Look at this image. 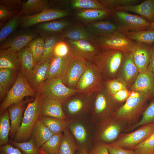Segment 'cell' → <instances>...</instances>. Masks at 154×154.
I'll list each match as a JSON object with an SVG mask.
<instances>
[{"label":"cell","mask_w":154,"mask_h":154,"mask_svg":"<svg viewBox=\"0 0 154 154\" xmlns=\"http://www.w3.org/2000/svg\"><path fill=\"white\" fill-rule=\"evenodd\" d=\"M149 100L141 93L131 91L125 104L112 117L124 122L127 128L135 125L139 121L140 116L147 106V103Z\"/></svg>","instance_id":"1"},{"label":"cell","mask_w":154,"mask_h":154,"mask_svg":"<svg viewBox=\"0 0 154 154\" xmlns=\"http://www.w3.org/2000/svg\"><path fill=\"white\" fill-rule=\"evenodd\" d=\"M93 98L90 118L94 124L112 117L122 105L116 101L106 90L97 92Z\"/></svg>","instance_id":"2"},{"label":"cell","mask_w":154,"mask_h":154,"mask_svg":"<svg viewBox=\"0 0 154 154\" xmlns=\"http://www.w3.org/2000/svg\"><path fill=\"white\" fill-rule=\"evenodd\" d=\"M66 120L67 127L78 149H84L89 152L94 145V124L90 118Z\"/></svg>","instance_id":"3"},{"label":"cell","mask_w":154,"mask_h":154,"mask_svg":"<svg viewBox=\"0 0 154 154\" xmlns=\"http://www.w3.org/2000/svg\"><path fill=\"white\" fill-rule=\"evenodd\" d=\"M42 96L37 93L34 100L28 104L23 115L21 125L13 140L17 142L29 140L31 138L33 129L40 116V110Z\"/></svg>","instance_id":"4"},{"label":"cell","mask_w":154,"mask_h":154,"mask_svg":"<svg viewBox=\"0 0 154 154\" xmlns=\"http://www.w3.org/2000/svg\"><path fill=\"white\" fill-rule=\"evenodd\" d=\"M128 127L124 122L112 117L94 124V144L112 143L116 141Z\"/></svg>","instance_id":"5"},{"label":"cell","mask_w":154,"mask_h":154,"mask_svg":"<svg viewBox=\"0 0 154 154\" xmlns=\"http://www.w3.org/2000/svg\"><path fill=\"white\" fill-rule=\"evenodd\" d=\"M37 93L29 84L25 75L20 70L15 83L0 104V114L11 105L22 101L25 97H35Z\"/></svg>","instance_id":"6"},{"label":"cell","mask_w":154,"mask_h":154,"mask_svg":"<svg viewBox=\"0 0 154 154\" xmlns=\"http://www.w3.org/2000/svg\"><path fill=\"white\" fill-rule=\"evenodd\" d=\"M101 73L94 62H88L86 68L77 84L76 89L83 96L90 97L94 92L102 89Z\"/></svg>","instance_id":"7"},{"label":"cell","mask_w":154,"mask_h":154,"mask_svg":"<svg viewBox=\"0 0 154 154\" xmlns=\"http://www.w3.org/2000/svg\"><path fill=\"white\" fill-rule=\"evenodd\" d=\"M112 16L119 30L123 33L147 30L151 23L141 16L121 10H114Z\"/></svg>","instance_id":"8"},{"label":"cell","mask_w":154,"mask_h":154,"mask_svg":"<svg viewBox=\"0 0 154 154\" xmlns=\"http://www.w3.org/2000/svg\"><path fill=\"white\" fill-rule=\"evenodd\" d=\"M82 96L71 97L63 102L62 108L66 119L90 118L93 98Z\"/></svg>","instance_id":"9"},{"label":"cell","mask_w":154,"mask_h":154,"mask_svg":"<svg viewBox=\"0 0 154 154\" xmlns=\"http://www.w3.org/2000/svg\"><path fill=\"white\" fill-rule=\"evenodd\" d=\"M124 53L117 50L102 49L95 64L102 73L113 77L120 68Z\"/></svg>","instance_id":"10"},{"label":"cell","mask_w":154,"mask_h":154,"mask_svg":"<svg viewBox=\"0 0 154 154\" xmlns=\"http://www.w3.org/2000/svg\"><path fill=\"white\" fill-rule=\"evenodd\" d=\"M38 92L50 99L64 102L78 93L76 89L69 88L63 83L62 78L46 80Z\"/></svg>","instance_id":"11"},{"label":"cell","mask_w":154,"mask_h":154,"mask_svg":"<svg viewBox=\"0 0 154 154\" xmlns=\"http://www.w3.org/2000/svg\"><path fill=\"white\" fill-rule=\"evenodd\" d=\"M154 133V124L141 126L137 129L127 133H121L117 139L112 143L122 148L133 150L135 147Z\"/></svg>","instance_id":"12"},{"label":"cell","mask_w":154,"mask_h":154,"mask_svg":"<svg viewBox=\"0 0 154 154\" xmlns=\"http://www.w3.org/2000/svg\"><path fill=\"white\" fill-rule=\"evenodd\" d=\"M135 41L128 38L123 32L117 31L97 36L96 45L102 49H114L124 53L130 52Z\"/></svg>","instance_id":"13"},{"label":"cell","mask_w":154,"mask_h":154,"mask_svg":"<svg viewBox=\"0 0 154 154\" xmlns=\"http://www.w3.org/2000/svg\"><path fill=\"white\" fill-rule=\"evenodd\" d=\"M88 62L82 57L74 54L62 78L65 86L76 89L78 81L86 68Z\"/></svg>","instance_id":"14"},{"label":"cell","mask_w":154,"mask_h":154,"mask_svg":"<svg viewBox=\"0 0 154 154\" xmlns=\"http://www.w3.org/2000/svg\"><path fill=\"white\" fill-rule=\"evenodd\" d=\"M69 14V12L65 9L48 8L34 15L21 16L20 25L21 28L26 29L40 23L60 19Z\"/></svg>","instance_id":"15"},{"label":"cell","mask_w":154,"mask_h":154,"mask_svg":"<svg viewBox=\"0 0 154 154\" xmlns=\"http://www.w3.org/2000/svg\"><path fill=\"white\" fill-rule=\"evenodd\" d=\"M67 40L73 53L82 57L88 62H95L102 50L96 45L87 40Z\"/></svg>","instance_id":"16"},{"label":"cell","mask_w":154,"mask_h":154,"mask_svg":"<svg viewBox=\"0 0 154 154\" xmlns=\"http://www.w3.org/2000/svg\"><path fill=\"white\" fill-rule=\"evenodd\" d=\"M153 44L135 41L132 46L131 52L139 73L148 69L151 56Z\"/></svg>","instance_id":"17"},{"label":"cell","mask_w":154,"mask_h":154,"mask_svg":"<svg viewBox=\"0 0 154 154\" xmlns=\"http://www.w3.org/2000/svg\"><path fill=\"white\" fill-rule=\"evenodd\" d=\"M38 37L37 31L25 29L7 38L0 44V49L10 48L18 52L27 46L32 40Z\"/></svg>","instance_id":"18"},{"label":"cell","mask_w":154,"mask_h":154,"mask_svg":"<svg viewBox=\"0 0 154 154\" xmlns=\"http://www.w3.org/2000/svg\"><path fill=\"white\" fill-rule=\"evenodd\" d=\"M131 89L132 91L141 93L149 99L154 97V73L148 69L139 73Z\"/></svg>","instance_id":"19"},{"label":"cell","mask_w":154,"mask_h":154,"mask_svg":"<svg viewBox=\"0 0 154 154\" xmlns=\"http://www.w3.org/2000/svg\"><path fill=\"white\" fill-rule=\"evenodd\" d=\"M51 58L42 63L37 64L31 72L26 77L30 85L37 93L47 79Z\"/></svg>","instance_id":"20"},{"label":"cell","mask_w":154,"mask_h":154,"mask_svg":"<svg viewBox=\"0 0 154 154\" xmlns=\"http://www.w3.org/2000/svg\"><path fill=\"white\" fill-rule=\"evenodd\" d=\"M120 68L121 70L120 79L127 86L132 85L139 73L131 52L124 53Z\"/></svg>","instance_id":"21"},{"label":"cell","mask_w":154,"mask_h":154,"mask_svg":"<svg viewBox=\"0 0 154 154\" xmlns=\"http://www.w3.org/2000/svg\"><path fill=\"white\" fill-rule=\"evenodd\" d=\"M74 55L72 52L65 56L56 57L53 56L50 59L47 80L62 78Z\"/></svg>","instance_id":"22"},{"label":"cell","mask_w":154,"mask_h":154,"mask_svg":"<svg viewBox=\"0 0 154 154\" xmlns=\"http://www.w3.org/2000/svg\"><path fill=\"white\" fill-rule=\"evenodd\" d=\"M27 102V101L23 100L11 105L7 109L10 120L11 127L9 135L10 140H13L21 125L23 117V112Z\"/></svg>","instance_id":"23"},{"label":"cell","mask_w":154,"mask_h":154,"mask_svg":"<svg viewBox=\"0 0 154 154\" xmlns=\"http://www.w3.org/2000/svg\"><path fill=\"white\" fill-rule=\"evenodd\" d=\"M63 103L61 101L48 99L42 96L40 116L66 119V117L62 108Z\"/></svg>","instance_id":"24"},{"label":"cell","mask_w":154,"mask_h":154,"mask_svg":"<svg viewBox=\"0 0 154 154\" xmlns=\"http://www.w3.org/2000/svg\"><path fill=\"white\" fill-rule=\"evenodd\" d=\"M72 25L71 23L65 20H59L44 22L37 25V32L41 36L45 37L61 33Z\"/></svg>","instance_id":"25"},{"label":"cell","mask_w":154,"mask_h":154,"mask_svg":"<svg viewBox=\"0 0 154 154\" xmlns=\"http://www.w3.org/2000/svg\"><path fill=\"white\" fill-rule=\"evenodd\" d=\"M115 10L133 12L140 15L151 23L154 22V0H145L136 5L117 7Z\"/></svg>","instance_id":"26"},{"label":"cell","mask_w":154,"mask_h":154,"mask_svg":"<svg viewBox=\"0 0 154 154\" xmlns=\"http://www.w3.org/2000/svg\"><path fill=\"white\" fill-rule=\"evenodd\" d=\"M113 10L108 9H89L78 11L75 16L79 20L87 24L102 21L112 16Z\"/></svg>","instance_id":"27"},{"label":"cell","mask_w":154,"mask_h":154,"mask_svg":"<svg viewBox=\"0 0 154 154\" xmlns=\"http://www.w3.org/2000/svg\"><path fill=\"white\" fill-rule=\"evenodd\" d=\"M61 33L63 37L67 39L73 41L84 40L96 44L97 36L90 33L85 27L81 26L72 25Z\"/></svg>","instance_id":"28"},{"label":"cell","mask_w":154,"mask_h":154,"mask_svg":"<svg viewBox=\"0 0 154 154\" xmlns=\"http://www.w3.org/2000/svg\"><path fill=\"white\" fill-rule=\"evenodd\" d=\"M48 2V0H28L23 2L19 13L21 17L38 14L49 8Z\"/></svg>","instance_id":"29"},{"label":"cell","mask_w":154,"mask_h":154,"mask_svg":"<svg viewBox=\"0 0 154 154\" xmlns=\"http://www.w3.org/2000/svg\"><path fill=\"white\" fill-rule=\"evenodd\" d=\"M85 27L90 33L96 36L107 35L119 31L114 23L102 20L87 24Z\"/></svg>","instance_id":"30"},{"label":"cell","mask_w":154,"mask_h":154,"mask_svg":"<svg viewBox=\"0 0 154 154\" xmlns=\"http://www.w3.org/2000/svg\"><path fill=\"white\" fill-rule=\"evenodd\" d=\"M53 135L39 118L32 130L31 138L38 149Z\"/></svg>","instance_id":"31"},{"label":"cell","mask_w":154,"mask_h":154,"mask_svg":"<svg viewBox=\"0 0 154 154\" xmlns=\"http://www.w3.org/2000/svg\"><path fill=\"white\" fill-rule=\"evenodd\" d=\"M18 70L20 68L17 52L10 48L0 49V69Z\"/></svg>","instance_id":"32"},{"label":"cell","mask_w":154,"mask_h":154,"mask_svg":"<svg viewBox=\"0 0 154 154\" xmlns=\"http://www.w3.org/2000/svg\"><path fill=\"white\" fill-rule=\"evenodd\" d=\"M21 71L27 77L31 72L37 64L32 52L27 46L17 52Z\"/></svg>","instance_id":"33"},{"label":"cell","mask_w":154,"mask_h":154,"mask_svg":"<svg viewBox=\"0 0 154 154\" xmlns=\"http://www.w3.org/2000/svg\"><path fill=\"white\" fill-rule=\"evenodd\" d=\"M18 70L8 69H0V95L1 100L10 90L15 83L17 76Z\"/></svg>","instance_id":"34"},{"label":"cell","mask_w":154,"mask_h":154,"mask_svg":"<svg viewBox=\"0 0 154 154\" xmlns=\"http://www.w3.org/2000/svg\"><path fill=\"white\" fill-rule=\"evenodd\" d=\"M63 133L54 134L38 149L40 154H59Z\"/></svg>","instance_id":"35"},{"label":"cell","mask_w":154,"mask_h":154,"mask_svg":"<svg viewBox=\"0 0 154 154\" xmlns=\"http://www.w3.org/2000/svg\"><path fill=\"white\" fill-rule=\"evenodd\" d=\"M40 118L53 135L62 133L67 127L66 119L49 116H40Z\"/></svg>","instance_id":"36"},{"label":"cell","mask_w":154,"mask_h":154,"mask_svg":"<svg viewBox=\"0 0 154 154\" xmlns=\"http://www.w3.org/2000/svg\"><path fill=\"white\" fill-rule=\"evenodd\" d=\"M44 38L43 54L40 61L38 63H42L51 58L53 56V50L56 44L64 38L61 33L51 35Z\"/></svg>","instance_id":"37"},{"label":"cell","mask_w":154,"mask_h":154,"mask_svg":"<svg viewBox=\"0 0 154 154\" xmlns=\"http://www.w3.org/2000/svg\"><path fill=\"white\" fill-rule=\"evenodd\" d=\"M63 133L59 154H76L78 147L72 136L67 127Z\"/></svg>","instance_id":"38"},{"label":"cell","mask_w":154,"mask_h":154,"mask_svg":"<svg viewBox=\"0 0 154 154\" xmlns=\"http://www.w3.org/2000/svg\"><path fill=\"white\" fill-rule=\"evenodd\" d=\"M9 113L7 109L0 114V146L9 143V137L11 124Z\"/></svg>","instance_id":"39"},{"label":"cell","mask_w":154,"mask_h":154,"mask_svg":"<svg viewBox=\"0 0 154 154\" xmlns=\"http://www.w3.org/2000/svg\"><path fill=\"white\" fill-rule=\"evenodd\" d=\"M123 33L128 38L136 42L149 44L154 43V29Z\"/></svg>","instance_id":"40"},{"label":"cell","mask_w":154,"mask_h":154,"mask_svg":"<svg viewBox=\"0 0 154 154\" xmlns=\"http://www.w3.org/2000/svg\"><path fill=\"white\" fill-rule=\"evenodd\" d=\"M141 115L142 117L141 119L135 124L127 128L125 131H131L142 125L154 124V100L147 106Z\"/></svg>","instance_id":"41"},{"label":"cell","mask_w":154,"mask_h":154,"mask_svg":"<svg viewBox=\"0 0 154 154\" xmlns=\"http://www.w3.org/2000/svg\"><path fill=\"white\" fill-rule=\"evenodd\" d=\"M70 5L72 8L78 11L89 9H107L99 0H72Z\"/></svg>","instance_id":"42"},{"label":"cell","mask_w":154,"mask_h":154,"mask_svg":"<svg viewBox=\"0 0 154 154\" xmlns=\"http://www.w3.org/2000/svg\"><path fill=\"white\" fill-rule=\"evenodd\" d=\"M21 16L19 12L9 19L0 31V44L3 42L11 34L16 30L20 25Z\"/></svg>","instance_id":"43"},{"label":"cell","mask_w":154,"mask_h":154,"mask_svg":"<svg viewBox=\"0 0 154 154\" xmlns=\"http://www.w3.org/2000/svg\"><path fill=\"white\" fill-rule=\"evenodd\" d=\"M45 38L41 36L32 40L27 45L30 48L37 64L41 61L44 52Z\"/></svg>","instance_id":"44"},{"label":"cell","mask_w":154,"mask_h":154,"mask_svg":"<svg viewBox=\"0 0 154 154\" xmlns=\"http://www.w3.org/2000/svg\"><path fill=\"white\" fill-rule=\"evenodd\" d=\"M107 9L114 10L117 7H124L139 4L141 0H100Z\"/></svg>","instance_id":"45"},{"label":"cell","mask_w":154,"mask_h":154,"mask_svg":"<svg viewBox=\"0 0 154 154\" xmlns=\"http://www.w3.org/2000/svg\"><path fill=\"white\" fill-rule=\"evenodd\" d=\"M9 143L20 149L23 154H40L32 138L28 141L22 142L9 139Z\"/></svg>","instance_id":"46"},{"label":"cell","mask_w":154,"mask_h":154,"mask_svg":"<svg viewBox=\"0 0 154 154\" xmlns=\"http://www.w3.org/2000/svg\"><path fill=\"white\" fill-rule=\"evenodd\" d=\"M133 151L135 154H153L154 153V133L136 146Z\"/></svg>","instance_id":"47"},{"label":"cell","mask_w":154,"mask_h":154,"mask_svg":"<svg viewBox=\"0 0 154 154\" xmlns=\"http://www.w3.org/2000/svg\"><path fill=\"white\" fill-rule=\"evenodd\" d=\"M72 52L68 44L63 40L58 42L53 50V56L56 57H63L66 56Z\"/></svg>","instance_id":"48"},{"label":"cell","mask_w":154,"mask_h":154,"mask_svg":"<svg viewBox=\"0 0 154 154\" xmlns=\"http://www.w3.org/2000/svg\"><path fill=\"white\" fill-rule=\"evenodd\" d=\"M107 91L111 95L121 90L126 89L127 86L121 79L109 80L106 82Z\"/></svg>","instance_id":"49"},{"label":"cell","mask_w":154,"mask_h":154,"mask_svg":"<svg viewBox=\"0 0 154 154\" xmlns=\"http://www.w3.org/2000/svg\"><path fill=\"white\" fill-rule=\"evenodd\" d=\"M18 13L17 10L11 11L9 10L4 5L0 3V22H4L8 19H10Z\"/></svg>","instance_id":"50"},{"label":"cell","mask_w":154,"mask_h":154,"mask_svg":"<svg viewBox=\"0 0 154 154\" xmlns=\"http://www.w3.org/2000/svg\"><path fill=\"white\" fill-rule=\"evenodd\" d=\"M23 2L21 0H0V3L11 11L21 9Z\"/></svg>","instance_id":"51"},{"label":"cell","mask_w":154,"mask_h":154,"mask_svg":"<svg viewBox=\"0 0 154 154\" xmlns=\"http://www.w3.org/2000/svg\"><path fill=\"white\" fill-rule=\"evenodd\" d=\"M110 154H135L133 150L122 148L112 143L107 144Z\"/></svg>","instance_id":"52"},{"label":"cell","mask_w":154,"mask_h":154,"mask_svg":"<svg viewBox=\"0 0 154 154\" xmlns=\"http://www.w3.org/2000/svg\"><path fill=\"white\" fill-rule=\"evenodd\" d=\"M89 153L90 154H109L107 144L101 143H95Z\"/></svg>","instance_id":"53"},{"label":"cell","mask_w":154,"mask_h":154,"mask_svg":"<svg viewBox=\"0 0 154 154\" xmlns=\"http://www.w3.org/2000/svg\"><path fill=\"white\" fill-rule=\"evenodd\" d=\"M0 154H23L21 150L8 143L0 146Z\"/></svg>","instance_id":"54"},{"label":"cell","mask_w":154,"mask_h":154,"mask_svg":"<svg viewBox=\"0 0 154 154\" xmlns=\"http://www.w3.org/2000/svg\"><path fill=\"white\" fill-rule=\"evenodd\" d=\"M131 92L127 88L119 90L111 96L117 101L121 103L125 101L129 97Z\"/></svg>","instance_id":"55"},{"label":"cell","mask_w":154,"mask_h":154,"mask_svg":"<svg viewBox=\"0 0 154 154\" xmlns=\"http://www.w3.org/2000/svg\"><path fill=\"white\" fill-rule=\"evenodd\" d=\"M148 69L154 73V43L153 44L151 56Z\"/></svg>","instance_id":"56"},{"label":"cell","mask_w":154,"mask_h":154,"mask_svg":"<svg viewBox=\"0 0 154 154\" xmlns=\"http://www.w3.org/2000/svg\"><path fill=\"white\" fill-rule=\"evenodd\" d=\"M76 154H90L89 152L84 149H78Z\"/></svg>","instance_id":"57"},{"label":"cell","mask_w":154,"mask_h":154,"mask_svg":"<svg viewBox=\"0 0 154 154\" xmlns=\"http://www.w3.org/2000/svg\"><path fill=\"white\" fill-rule=\"evenodd\" d=\"M153 29H154V22L151 23L150 26L147 30H151Z\"/></svg>","instance_id":"58"},{"label":"cell","mask_w":154,"mask_h":154,"mask_svg":"<svg viewBox=\"0 0 154 154\" xmlns=\"http://www.w3.org/2000/svg\"><path fill=\"white\" fill-rule=\"evenodd\" d=\"M153 154H154V153H153Z\"/></svg>","instance_id":"59"}]
</instances>
